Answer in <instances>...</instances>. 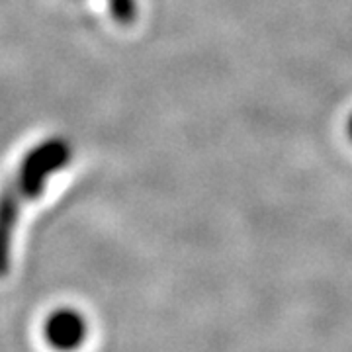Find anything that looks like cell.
Segmentation results:
<instances>
[{
	"instance_id": "obj_1",
	"label": "cell",
	"mask_w": 352,
	"mask_h": 352,
	"mask_svg": "<svg viewBox=\"0 0 352 352\" xmlns=\"http://www.w3.org/2000/svg\"><path fill=\"white\" fill-rule=\"evenodd\" d=\"M73 161V149L63 138H50L25 153L14 178L0 194V278L12 266L14 233L22 204L43 194L51 176Z\"/></svg>"
},
{
	"instance_id": "obj_2",
	"label": "cell",
	"mask_w": 352,
	"mask_h": 352,
	"mask_svg": "<svg viewBox=\"0 0 352 352\" xmlns=\"http://www.w3.org/2000/svg\"><path fill=\"white\" fill-rule=\"evenodd\" d=\"M43 335L51 349L59 352H73L82 346L88 335L87 319L71 307H59L47 317Z\"/></svg>"
},
{
	"instance_id": "obj_3",
	"label": "cell",
	"mask_w": 352,
	"mask_h": 352,
	"mask_svg": "<svg viewBox=\"0 0 352 352\" xmlns=\"http://www.w3.org/2000/svg\"><path fill=\"white\" fill-rule=\"evenodd\" d=\"M112 18L122 25H129L138 18V0H108Z\"/></svg>"
},
{
	"instance_id": "obj_4",
	"label": "cell",
	"mask_w": 352,
	"mask_h": 352,
	"mask_svg": "<svg viewBox=\"0 0 352 352\" xmlns=\"http://www.w3.org/2000/svg\"><path fill=\"white\" fill-rule=\"evenodd\" d=\"M346 131H349V138L352 139V113L349 116V122H346Z\"/></svg>"
}]
</instances>
